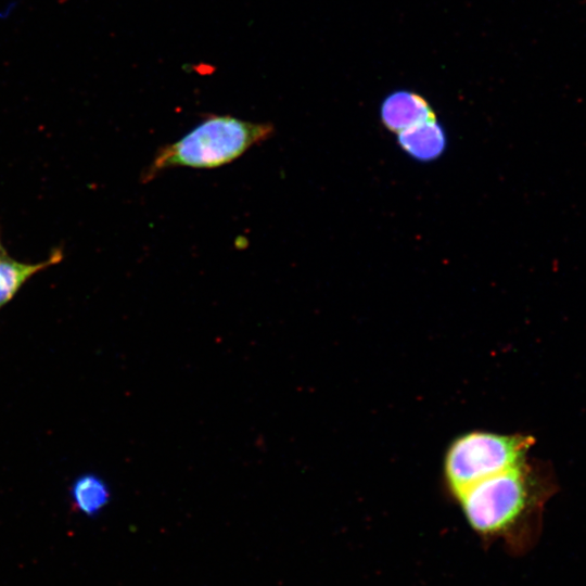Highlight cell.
<instances>
[{
    "label": "cell",
    "mask_w": 586,
    "mask_h": 586,
    "mask_svg": "<svg viewBox=\"0 0 586 586\" xmlns=\"http://www.w3.org/2000/svg\"><path fill=\"white\" fill-rule=\"evenodd\" d=\"M558 491L547 462L530 460L479 481L453 500L487 548L501 542L512 556L537 544L547 501Z\"/></svg>",
    "instance_id": "6da1fadb"
},
{
    "label": "cell",
    "mask_w": 586,
    "mask_h": 586,
    "mask_svg": "<svg viewBox=\"0 0 586 586\" xmlns=\"http://www.w3.org/2000/svg\"><path fill=\"white\" fill-rule=\"evenodd\" d=\"M273 131L270 123L212 115L182 138L160 148L142 171L141 181L146 183L175 167L209 169L229 164L270 138Z\"/></svg>",
    "instance_id": "7a4b0ae2"
},
{
    "label": "cell",
    "mask_w": 586,
    "mask_h": 586,
    "mask_svg": "<svg viewBox=\"0 0 586 586\" xmlns=\"http://www.w3.org/2000/svg\"><path fill=\"white\" fill-rule=\"evenodd\" d=\"M534 444L535 438L524 433L474 430L457 436L444 455L447 495L454 499L479 481L521 463Z\"/></svg>",
    "instance_id": "3957f363"
},
{
    "label": "cell",
    "mask_w": 586,
    "mask_h": 586,
    "mask_svg": "<svg viewBox=\"0 0 586 586\" xmlns=\"http://www.w3.org/2000/svg\"><path fill=\"white\" fill-rule=\"evenodd\" d=\"M434 118L435 114L426 100L411 91L398 90L392 92L381 104L383 125L397 133Z\"/></svg>",
    "instance_id": "277c9868"
},
{
    "label": "cell",
    "mask_w": 586,
    "mask_h": 586,
    "mask_svg": "<svg viewBox=\"0 0 586 586\" xmlns=\"http://www.w3.org/2000/svg\"><path fill=\"white\" fill-rule=\"evenodd\" d=\"M398 143L407 154L425 162L442 155L446 146V136L434 118L398 132Z\"/></svg>",
    "instance_id": "5b68a950"
},
{
    "label": "cell",
    "mask_w": 586,
    "mask_h": 586,
    "mask_svg": "<svg viewBox=\"0 0 586 586\" xmlns=\"http://www.w3.org/2000/svg\"><path fill=\"white\" fill-rule=\"evenodd\" d=\"M63 259L61 249L53 250L43 262L29 264L11 258L8 254L0 257V309L7 305L36 273L60 263Z\"/></svg>",
    "instance_id": "8992f818"
},
{
    "label": "cell",
    "mask_w": 586,
    "mask_h": 586,
    "mask_svg": "<svg viewBox=\"0 0 586 586\" xmlns=\"http://www.w3.org/2000/svg\"><path fill=\"white\" fill-rule=\"evenodd\" d=\"M69 498L78 512L95 517L109 504L111 492L102 477L94 473H85L72 482Z\"/></svg>",
    "instance_id": "52a82bcc"
},
{
    "label": "cell",
    "mask_w": 586,
    "mask_h": 586,
    "mask_svg": "<svg viewBox=\"0 0 586 586\" xmlns=\"http://www.w3.org/2000/svg\"><path fill=\"white\" fill-rule=\"evenodd\" d=\"M5 254H7V252H5V250H4L3 245H2L1 237H0V257L5 255Z\"/></svg>",
    "instance_id": "ba28073f"
}]
</instances>
